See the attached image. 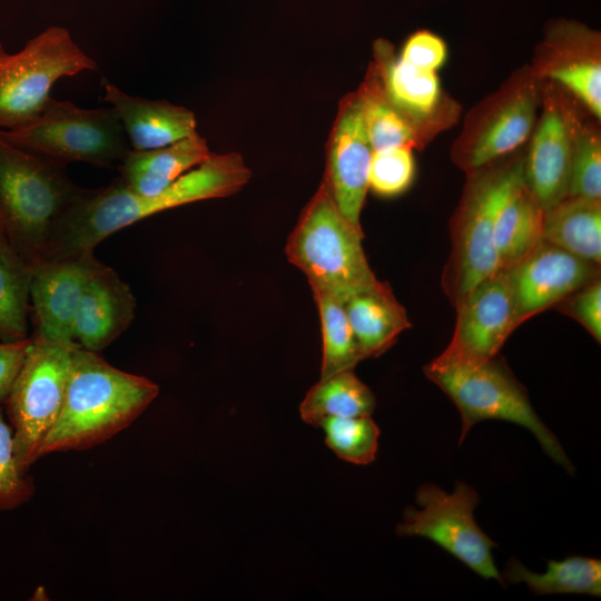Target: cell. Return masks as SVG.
Returning <instances> with one entry per match:
<instances>
[{
    "label": "cell",
    "mask_w": 601,
    "mask_h": 601,
    "mask_svg": "<svg viewBox=\"0 0 601 601\" xmlns=\"http://www.w3.org/2000/svg\"><path fill=\"white\" fill-rule=\"evenodd\" d=\"M252 173L236 152L214 154L161 193L144 196L119 178L100 189L87 190L60 220L45 259L93 252L114 233L146 217L181 205L236 194Z\"/></svg>",
    "instance_id": "1"
},
{
    "label": "cell",
    "mask_w": 601,
    "mask_h": 601,
    "mask_svg": "<svg viewBox=\"0 0 601 601\" xmlns=\"http://www.w3.org/2000/svg\"><path fill=\"white\" fill-rule=\"evenodd\" d=\"M158 393L150 380L118 370L98 352L77 345L61 412L38 451V460L105 442L130 425Z\"/></svg>",
    "instance_id": "2"
},
{
    "label": "cell",
    "mask_w": 601,
    "mask_h": 601,
    "mask_svg": "<svg viewBox=\"0 0 601 601\" xmlns=\"http://www.w3.org/2000/svg\"><path fill=\"white\" fill-rule=\"evenodd\" d=\"M86 191L63 166L0 137V223L35 265L46 258L60 220Z\"/></svg>",
    "instance_id": "3"
},
{
    "label": "cell",
    "mask_w": 601,
    "mask_h": 601,
    "mask_svg": "<svg viewBox=\"0 0 601 601\" xmlns=\"http://www.w3.org/2000/svg\"><path fill=\"white\" fill-rule=\"evenodd\" d=\"M363 238V229L344 216L323 179L300 211L285 254L306 276L312 292L344 302L354 293L382 284L367 262Z\"/></svg>",
    "instance_id": "4"
},
{
    "label": "cell",
    "mask_w": 601,
    "mask_h": 601,
    "mask_svg": "<svg viewBox=\"0 0 601 601\" xmlns=\"http://www.w3.org/2000/svg\"><path fill=\"white\" fill-rule=\"evenodd\" d=\"M424 374L451 398L461 414L459 444L481 421L511 422L529 430L545 454L573 473L562 445L535 413L525 388L497 356L480 363H444L434 358L424 366Z\"/></svg>",
    "instance_id": "5"
},
{
    "label": "cell",
    "mask_w": 601,
    "mask_h": 601,
    "mask_svg": "<svg viewBox=\"0 0 601 601\" xmlns=\"http://www.w3.org/2000/svg\"><path fill=\"white\" fill-rule=\"evenodd\" d=\"M0 137L61 166L83 161L111 167L131 149L112 107L82 109L52 97L37 118L16 129H0Z\"/></svg>",
    "instance_id": "6"
},
{
    "label": "cell",
    "mask_w": 601,
    "mask_h": 601,
    "mask_svg": "<svg viewBox=\"0 0 601 601\" xmlns=\"http://www.w3.org/2000/svg\"><path fill=\"white\" fill-rule=\"evenodd\" d=\"M97 69L61 27L46 29L12 55L0 43V127L29 124L42 111L57 80Z\"/></svg>",
    "instance_id": "7"
},
{
    "label": "cell",
    "mask_w": 601,
    "mask_h": 601,
    "mask_svg": "<svg viewBox=\"0 0 601 601\" xmlns=\"http://www.w3.org/2000/svg\"><path fill=\"white\" fill-rule=\"evenodd\" d=\"M78 344L32 336V344L7 395L14 455L26 474L62 408L69 368Z\"/></svg>",
    "instance_id": "8"
},
{
    "label": "cell",
    "mask_w": 601,
    "mask_h": 601,
    "mask_svg": "<svg viewBox=\"0 0 601 601\" xmlns=\"http://www.w3.org/2000/svg\"><path fill=\"white\" fill-rule=\"evenodd\" d=\"M523 159L490 164L472 171L456 216L454 233V300L501 269L494 247L497 214L523 180Z\"/></svg>",
    "instance_id": "9"
},
{
    "label": "cell",
    "mask_w": 601,
    "mask_h": 601,
    "mask_svg": "<svg viewBox=\"0 0 601 601\" xmlns=\"http://www.w3.org/2000/svg\"><path fill=\"white\" fill-rule=\"evenodd\" d=\"M477 492L464 482H456L451 493L432 483L416 491L421 509L407 508L397 525L400 536H423L440 545L480 577L505 585L492 554L496 543L477 525L474 510Z\"/></svg>",
    "instance_id": "10"
},
{
    "label": "cell",
    "mask_w": 601,
    "mask_h": 601,
    "mask_svg": "<svg viewBox=\"0 0 601 601\" xmlns=\"http://www.w3.org/2000/svg\"><path fill=\"white\" fill-rule=\"evenodd\" d=\"M540 101V80L532 68L523 69L473 112L455 161L472 173L515 151L532 134Z\"/></svg>",
    "instance_id": "11"
},
{
    "label": "cell",
    "mask_w": 601,
    "mask_h": 601,
    "mask_svg": "<svg viewBox=\"0 0 601 601\" xmlns=\"http://www.w3.org/2000/svg\"><path fill=\"white\" fill-rule=\"evenodd\" d=\"M540 86L542 112L523 159L524 183L544 211L568 195L577 130L582 121L570 95L546 81Z\"/></svg>",
    "instance_id": "12"
},
{
    "label": "cell",
    "mask_w": 601,
    "mask_h": 601,
    "mask_svg": "<svg viewBox=\"0 0 601 601\" xmlns=\"http://www.w3.org/2000/svg\"><path fill=\"white\" fill-rule=\"evenodd\" d=\"M454 334L435 357L444 363H480L500 352L519 326L506 269H500L473 287L457 304Z\"/></svg>",
    "instance_id": "13"
},
{
    "label": "cell",
    "mask_w": 601,
    "mask_h": 601,
    "mask_svg": "<svg viewBox=\"0 0 601 601\" xmlns=\"http://www.w3.org/2000/svg\"><path fill=\"white\" fill-rule=\"evenodd\" d=\"M541 48L532 68L535 77L562 88L600 121V33L579 21L553 20L546 24Z\"/></svg>",
    "instance_id": "14"
},
{
    "label": "cell",
    "mask_w": 601,
    "mask_h": 601,
    "mask_svg": "<svg viewBox=\"0 0 601 601\" xmlns=\"http://www.w3.org/2000/svg\"><path fill=\"white\" fill-rule=\"evenodd\" d=\"M373 149L367 138L358 91L341 101L326 147L324 180L344 216L357 228L368 191Z\"/></svg>",
    "instance_id": "15"
},
{
    "label": "cell",
    "mask_w": 601,
    "mask_h": 601,
    "mask_svg": "<svg viewBox=\"0 0 601 601\" xmlns=\"http://www.w3.org/2000/svg\"><path fill=\"white\" fill-rule=\"evenodd\" d=\"M597 266L544 240L508 270L518 325L597 279Z\"/></svg>",
    "instance_id": "16"
},
{
    "label": "cell",
    "mask_w": 601,
    "mask_h": 601,
    "mask_svg": "<svg viewBox=\"0 0 601 601\" xmlns=\"http://www.w3.org/2000/svg\"><path fill=\"white\" fill-rule=\"evenodd\" d=\"M93 252L46 259L35 265L30 285L36 336L75 343L72 323L83 288L100 266Z\"/></svg>",
    "instance_id": "17"
},
{
    "label": "cell",
    "mask_w": 601,
    "mask_h": 601,
    "mask_svg": "<svg viewBox=\"0 0 601 601\" xmlns=\"http://www.w3.org/2000/svg\"><path fill=\"white\" fill-rule=\"evenodd\" d=\"M387 98L431 138L453 120L456 111H445L446 100L435 71L418 68L395 57L385 40L375 45L373 65Z\"/></svg>",
    "instance_id": "18"
},
{
    "label": "cell",
    "mask_w": 601,
    "mask_h": 601,
    "mask_svg": "<svg viewBox=\"0 0 601 601\" xmlns=\"http://www.w3.org/2000/svg\"><path fill=\"white\" fill-rule=\"evenodd\" d=\"M136 298L118 274L105 264L87 282L72 323V338L80 347L99 352L131 324Z\"/></svg>",
    "instance_id": "19"
},
{
    "label": "cell",
    "mask_w": 601,
    "mask_h": 601,
    "mask_svg": "<svg viewBox=\"0 0 601 601\" xmlns=\"http://www.w3.org/2000/svg\"><path fill=\"white\" fill-rule=\"evenodd\" d=\"M104 100L118 115L134 150L166 147L195 135V114L165 100H148L129 96L106 78L101 79Z\"/></svg>",
    "instance_id": "20"
},
{
    "label": "cell",
    "mask_w": 601,
    "mask_h": 601,
    "mask_svg": "<svg viewBox=\"0 0 601 601\" xmlns=\"http://www.w3.org/2000/svg\"><path fill=\"white\" fill-rule=\"evenodd\" d=\"M205 138L195 135L166 147L130 149L119 164V179L131 191L154 196L209 158Z\"/></svg>",
    "instance_id": "21"
},
{
    "label": "cell",
    "mask_w": 601,
    "mask_h": 601,
    "mask_svg": "<svg viewBox=\"0 0 601 601\" xmlns=\"http://www.w3.org/2000/svg\"><path fill=\"white\" fill-rule=\"evenodd\" d=\"M343 304L363 359L382 355L411 327L404 307L384 283L352 294Z\"/></svg>",
    "instance_id": "22"
},
{
    "label": "cell",
    "mask_w": 601,
    "mask_h": 601,
    "mask_svg": "<svg viewBox=\"0 0 601 601\" xmlns=\"http://www.w3.org/2000/svg\"><path fill=\"white\" fill-rule=\"evenodd\" d=\"M542 240L599 266L601 200L565 197L544 211Z\"/></svg>",
    "instance_id": "23"
},
{
    "label": "cell",
    "mask_w": 601,
    "mask_h": 601,
    "mask_svg": "<svg viewBox=\"0 0 601 601\" xmlns=\"http://www.w3.org/2000/svg\"><path fill=\"white\" fill-rule=\"evenodd\" d=\"M544 210L523 180L501 207L494 227V247L501 269H510L542 239Z\"/></svg>",
    "instance_id": "24"
},
{
    "label": "cell",
    "mask_w": 601,
    "mask_h": 601,
    "mask_svg": "<svg viewBox=\"0 0 601 601\" xmlns=\"http://www.w3.org/2000/svg\"><path fill=\"white\" fill-rule=\"evenodd\" d=\"M375 404L371 388L349 370L321 377L306 393L299 414L304 422L319 427L328 417L371 416Z\"/></svg>",
    "instance_id": "25"
},
{
    "label": "cell",
    "mask_w": 601,
    "mask_h": 601,
    "mask_svg": "<svg viewBox=\"0 0 601 601\" xmlns=\"http://www.w3.org/2000/svg\"><path fill=\"white\" fill-rule=\"evenodd\" d=\"M357 91L373 150L397 146L413 149L427 141L426 135L417 125L387 98L373 66Z\"/></svg>",
    "instance_id": "26"
},
{
    "label": "cell",
    "mask_w": 601,
    "mask_h": 601,
    "mask_svg": "<svg viewBox=\"0 0 601 601\" xmlns=\"http://www.w3.org/2000/svg\"><path fill=\"white\" fill-rule=\"evenodd\" d=\"M35 264L9 239L0 223V339L27 337V314Z\"/></svg>",
    "instance_id": "27"
},
{
    "label": "cell",
    "mask_w": 601,
    "mask_h": 601,
    "mask_svg": "<svg viewBox=\"0 0 601 601\" xmlns=\"http://www.w3.org/2000/svg\"><path fill=\"white\" fill-rule=\"evenodd\" d=\"M502 578L510 583H525L536 595L555 593H583L601 595V561L573 555L563 560H550L543 573L526 569L518 559L511 558Z\"/></svg>",
    "instance_id": "28"
},
{
    "label": "cell",
    "mask_w": 601,
    "mask_h": 601,
    "mask_svg": "<svg viewBox=\"0 0 601 601\" xmlns=\"http://www.w3.org/2000/svg\"><path fill=\"white\" fill-rule=\"evenodd\" d=\"M313 295L323 338L321 377L342 371H354L363 357L343 302L323 292H313Z\"/></svg>",
    "instance_id": "29"
},
{
    "label": "cell",
    "mask_w": 601,
    "mask_h": 601,
    "mask_svg": "<svg viewBox=\"0 0 601 601\" xmlns=\"http://www.w3.org/2000/svg\"><path fill=\"white\" fill-rule=\"evenodd\" d=\"M319 427L326 445L342 460L367 465L377 453L380 428L371 416L328 417Z\"/></svg>",
    "instance_id": "30"
},
{
    "label": "cell",
    "mask_w": 601,
    "mask_h": 601,
    "mask_svg": "<svg viewBox=\"0 0 601 601\" xmlns=\"http://www.w3.org/2000/svg\"><path fill=\"white\" fill-rule=\"evenodd\" d=\"M566 197L601 199V137L594 122L581 121L577 130Z\"/></svg>",
    "instance_id": "31"
},
{
    "label": "cell",
    "mask_w": 601,
    "mask_h": 601,
    "mask_svg": "<svg viewBox=\"0 0 601 601\" xmlns=\"http://www.w3.org/2000/svg\"><path fill=\"white\" fill-rule=\"evenodd\" d=\"M415 177L413 149L405 146L373 150L368 189L381 197H395L405 193Z\"/></svg>",
    "instance_id": "32"
},
{
    "label": "cell",
    "mask_w": 601,
    "mask_h": 601,
    "mask_svg": "<svg viewBox=\"0 0 601 601\" xmlns=\"http://www.w3.org/2000/svg\"><path fill=\"white\" fill-rule=\"evenodd\" d=\"M14 455L13 433L0 410V509H13L29 500L32 483L26 479Z\"/></svg>",
    "instance_id": "33"
},
{
    "label": "cell",
    "mask_w": 601,
    "mask_h": 601,
    "mask_svg": "<svg viewBox=\"0 0 601 601\" xmlns=\"http://www.w3.org/2000/svg\"><path fill=\"white\" fill-rule=\"evenodd\" d=\"M562 302L560 308L577 319L598 341H601V283L594 279Z\"/></svg>",
    "instance_id": "34"
},
{
    "label": "cell",
    "mask_w": 601,
    "mask_h": 601,
    "mask_svg": "<svg viewBox=\"0 0 601 601\" xmlns=\"http://www.w3.org/2000/svg\"><path fill=\"white\" fill-rule=\"evenodd\" d=\"M398 57L410 65L436 72L446 62L447 47L436 33L417 30L407 38Z\"/></svg>",
    "instance_id": "35"
},
{
    "label": "cell",
    "mask_w": 601,
    "mask_h": 601,
    "mask_svg": "<svg viewBox=\"0 0 601 601\" xmlns=\"http://www.w3.org/2000/svg\"><path fill=\"white\" fill-rule=\"evenodd\" d=\"M32 344V337L0 342V400L9 394Z\"/></svg>",
    "instance_id": "36"
}]
</instances>
